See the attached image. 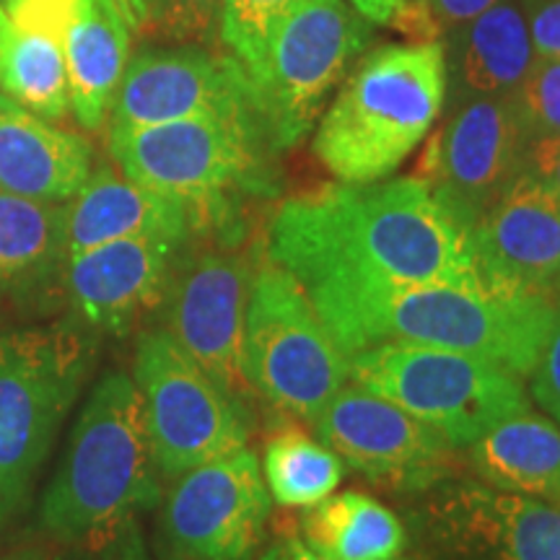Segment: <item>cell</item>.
<instances>
[{
	"mask_svg": "<svg viewBox=\"0 0 560 560\" xmlns=\"http://www.w3.org/2000/svg\"><path fill=\"white\" fill-rule=\"evenodd\" d=\"M117 545H120V548H117L115 558L112 560H149V556H145V550H143V542H140V537L136 535V532H130V529L125 532L120 540H117Z\"/></svg>",
	"mask_w": 560,
	"mask_h": 560,
	"instance_id": "38",
	"label": "cell"
},
{
	"mask_svg": "<svg viewBox=\"0 0 560 560\" xmlns=\"http://www.w3.org/2000/svg\"><path fill=\"white\" fill-rule=\"evenodd\" d=\"M524 174L540 182L560 200V136L532 138L524 151Z\"/></svg>",
	"mask_w": 560,
	"mask_h": 560,
	"instance_id": "35",
	"label": "cell"
},
{
	"mask_svg": "<svg viewBox=\"0 0 560 560\" xmlns=\"http://www.w3.org/2000/svg\"><path fill=\"white\" fill-rule=\"evenodd\" d=\"M493 3L499 0H402L387 26H395L412 45L423 42L444 45L454 32L478 19Z\"/></svg>",
	"mask_w": 560,
	"mask_h": 560,
	"instance_id": "30",
	"label": "cell"
},
{
	"mask_svg": "<svg viewBox=\"0 0 560 560\" xmlns=\"http://www.w3.org/2000/svg\"><path fill=\"white\" fill-rule=\"evenodd\" d=\"M350 380L429 423L452 450L532 408L520 374L446 348L380 342L350 355Z\"/></svg>",
	"mask_w": 560,
	"mask_h": 560,
	"instance_id": "5",
	"label": "cell"
},
{
	"mask_svg": "<svg viewBox=\"0 0 560 560\" xmlns=\"http://www.w3.org/2000/svg\"><path fill=\"white\" fill-rule=\"evenodd\" d=\"M223 0H151L138 34L159 42L210 47L221 39Z\"/></svg>",
	"mask_w": 560,
	"mask_h": 560,
	"instance_id": "29",
	"label": "cell"
},
{
	"mask_svg": "<svg viewBox=\"0 0 560 560\" xmlns=\"http://www.w3.org/2000/svg\"><path fill=\"white\" fill-rule=\"evenodd\" d=\"M527 380H532V397L560 425V301L556 304V317H552L540 359Z\"/></svg>",
	"mask_w": 560,
	"mask_h": 560,
	"instance_id": "33",
	"label": "cell"
},
{
	"mask_svg": "<svg viewBox=\"0 0 560 560\" xmlns=\"http://www.w3.org/2000/svg\"><path fill=\"white\" fill-rule=\"evenodd\" d=\"M0 560H47V552L39 545H26V548L5 552V556H0Z\"/></svg>",
	"mask_w": 560,
	"mask_h": 560,
	"instance_id": "40",
	"label": "cell"
},
{
	"mask_svg": "<svg viewBox=\"0 0 560 560\" xmlns=\"http://www.w3.org/2000/svg\"><path fill=\"white\" fill-rule=\"evenodd\" d=\"M115 3H117V9L122 11L125 21H128V24H130V30L138 32L140 26H143L145 13H149L151 0H115Z\"/></svg>",
	"mask_w": 560,
	"mask_h": 560,
	"instance_id": "39",
	"label": "cell"
},
{
	"mask_svg": "<svg viewBox=\"0 0 560 560\" xmlns=\"http://www.w3.org/2000/svg\"><path fill=\"white\" fill-rule=\"evenodd\" d=\"M132 382L143 402L161 478L174 480L192 467L247 446L249 425L242 402L166 330L140 335Z\"/></svg>",
	"mask_w": 560,
	"mask_h": 560,
	"instance_id": "10",
	"label": "cell"
},
{
	"mask_svg": "<svg viewBox=\"0 0 560 560\" xmlns=\"http://www.w3.org/2000/svg\"><path fill=\"white\" fill-rule=\"evenodd\" d=\"M446 91L441 42L380 47L359 62L322 115L314 153L338 182L387 179L429 136Z\"/></svg>",
	"mask_w": 560,
	"mask_h": 560,
	"instance_id": "4",
	"label": "cell"
},
{
	"mask_svg": "<svg viewBox=\"0 0 560 560\" xmlns=\"http://www.w3.org/2000/svg\"><path fill=\"white\" fill-rule=\"evenodd\" d=\"M229 115H255L244 68L231 55L182 45L145 50L128 62L112 104V128Z\"/></svg>",
	"mask_w": 560,
	"mask_h": 560,
	"instance_id": "16",
	"label": "cell"
},
{
	"mask_svg": "<svg viewBox=\"0 0 560 560\" xmlns=\"http://www.w3.org/2000/svg\"><path fill=\"white\" fill-rule=\"evenodd\" d=\"M480 285L506 299H556L560 291V200L520 174L470 229Z\"/></svg>",
	"mask_w": 560,
	"mask_h": 560,
	"instance_id": "17",
	"label": "cell"
},
{
	"mask_svg": "<svg viewBox=\"0 0 560 560\" xmlns=\"http://www.w3.org/2000/svg\"><path fill=\"white\" fill-rule=\"evenodd\" d=\"M454 100L509 96L535 66L527 11L522 0H499L444 42Z\"/></svg>",
	"mask_w": 560,
	"mask_h": 560,
	"instance_id": "21",
	"label": "cell"
},
{
	"mask_svg": "<svg viewBox=\"0 0 560 560\" xmlns=\"http://www.w3.org/2000/svg\"><path fill=\"white\" fill-rule=\"evenodd\" d=\"M296 0H223L221 42L231 58L255 79L280 21L289 16Z\"/></svg>",
	"mask_w": 560,
	"mask_h": 560,
	"instance_id": "28",
	"label": "cell"
},
{
	"mask_svg": "<svg viewBox=\"0 0 560 560\" xmlns=\"http://www.w3.org/2000/svg\"><path fill=\"white\" fill-rule=\"evenodd\" d=\"M270 262L306 293L384 285L482 289L470 234L420 177L293 195L268 231Z\"/></svg>",
	"mask_w": 560,
	"mask_h": 560,
	"instance_id": "1",
	"label": "cell"
},
{
	"mask_svg": "<svg viewBox=\"0 0 560 560\" xmlns=\"http://www.w3.org/2000/svg\"><path fill=\"white\" fill-rule=\"evenodd\" d=\"M159 478L136 382L109 371L70 431L66 457L42 495L39 527L62 545L107 548L140 511L156 506Z\"/></svg>",
	"mask_w": 560,
	"mask_h": 560,
	"instance_id": "3",
	"label": "cell"
},
{
	"mask_svg": "<svg viewBox=\"0 0 560 560\" xmlns=\"http://www.w3.org/2000/svg\"><path fill=\"white\" fill-rule=\"evenodd\" d=\"M66 255V206L0 190V291H30Z\"/></svg>",
	"mask_w": 560,
	"mask_h": 560,
	"instance_id": "25",
	"label": "cell"
},
{
	"mask_svg": "<svg viewBox=\"0 0 560 560\" xmlns=\"http://www.w3.org/2000/svg\"><path fill=\"white\" fill-rule=\"evenodd\" d=\"M527 143L511 94L465 100L425 149L420 179L470 234L524 172Z\"/></svg>",
	"mask_w": 560,
	"mask_h": 560,
	"instance_id": "13",
	"label": "cell"
},
{
	"mask_svg": "<svg viewBox=\"0 0 560 560\" xmlns=\"http://www.w3.org/2000/svg\"><path fill=\"white\" fill-rule=\"evenodd\" d=\"M355 11L363 13L371 24H389L402 0H348Z\"/></svg>",
	"mask_w": 560,
	"mask_h": 560,
	"instance_id": "36",
	"label": "cell"
},
{
	"mask_svg": "<svg viewBox=\"0 0 560 560\" xmlns=\"http://www.w3.org/2000/svg\"><path fill=\"white\" fill-rule=\"evenodd\" d=\"M511 102L529 140L560 136V58H537Z\"/></svg>",
	"mask_w": 560,
	"mask_h": 560,
	"instance_id": "31",
	"label": "cell"
},
{
	"mask_svg": "<svg viewBox=\"0 0 560 560\" xmlns=\"http://www.w3.org/2000/svg\"><path fill=\"white\" fill-rule=\"evenodd\" d=\"M70 109L86 130H100L130 62V24L115 0H79L62 42Z\"/></svg>",
	"mask_w": 560,
	"mask_h": 560,
	"instance_id": "22",
	"label": "cell"
},
{
	"mask_svg": "<svg viewBox=\"0 0 560 560\" xmlns=\"http://www.w3.org/2000/svg\"><path fill=\"white\" fill-rule=\"evenodd\" d=\"M265 143L255 115L112 128L109 153L125 177L185 202L195 223L226 210L229 192L257 185Z\"/></svg>",
	"mask_w": 560,
	"mask_h": 560,
	"instance_id": "7",
	"label": "cell"
},
{
	"mask_svg": "<svg viewBox=\"0 0 560 560\" xmlns=\"http://www.w3.org/2000/svg\"><path fill=\"white\" fill-rule=\"evenodd\" d=\"M166 493L159 516L164 560H249L272 499L249 446L192 467Z\"/></svg>",
	"mask_w": 560,
	"mask_h": 560,
	"instance_id": "12",
	"label": "cell"
},
{
	"mask_svg": "<svg viewBox=\"0 0 560 560\" xmlns=\"http://www.w3.org/2000/svg\"><path fill=\"white\" fill-rule=\"evenodd\" d=\"M537 58H560V0H522Z\"/></svg>",
	"mask_w": 560,
	"mask_h": 560,
	"instance_id": "34",
	"label": "cell"
},
{
	"mask_svg": "<svg viewBox=\"0 0 560 560\" xmlns=\"http://www.w3.org/2000/svg\"><path fill=\"white\" fill-rule=\"evenodd\" d=\"M467 452L486 486L560 503V425L550 416L529 408L503 418Z\"/></svg>",
	"mask_w": 560,
	"mask_h": 560,
	"instance_id": "23",
	"label": "cell"
},
{
	"mask_svg": "<svg viewBox=\"0 0 560 560\" xmlns=\"http://www.w3.org/2000/svg\"><path fill=\"white\" fill-rule=\"evenodd\" d=\"M249 289L252 270L244 257L202 252L172 270L161 299L164 330L240 402L249 392L242 363Z\"/></svg>",
	"mask_w": 560,
	"mask_h": 560,
	"instance_id": "15",
	"label": "cell"
},
{
	"mask_svg": "<svg viewBox=\"0 0 560 560\" xmlns=\"http://www.w3.org/2000/svg\"><path fill=\"white\" fill-rule=\"evenodd\" d=\"M89 140L60 130L0 91V190L68 202L91 177Z\"/></svg>",
	"mask_w": 560,
	"mask_h": 560,
	"instance_id": "19",
	"label": "cell"
},
{
	"mask_svg": "<svg viewBox=\"0 0 560 560\" xmlns=\"http://www.w3.org/2000/svg\"><path fill=\"white\" fill-rule=\"evenodd\" d=\"M408 511L412 560H560V503L486 482H433Z\"/></svg>",
	"mask_w": 560,
	"mask_h": 560,
	"instance_id": "11",
	"label": "cell"
},
{
	"mask_svg": "<svg viewBox=\"0 0 560 560\" xmlns=\"http://www.w3.org/2000/svg\"><path fill=\"white\" fill-rule=\"evenodd\" d=\"M179 244L164 236H132L68 257L66 291L75 314L100 330H128L164 299Z\"/></svg>",
	"mask_w": 560,
	"mask_h": 560,
	"instance_id": "18",
	"label": "cell"
},
{
	"mask_svg": "<svg viewBox=\"0 0 560 560\" xmlns=\"http://www.w3.org/2000/svg\"><path fill=\"white\" fill-rule=\"evenodd\" d=\"M322 444L353 470L400 490H425L444 478L452 444L436 429L374 392L342 387L314 418Z\"/></svg>",
	"mask_w": 560,
	"mask_h": 560,
	"instance_id": "14",
	"label": "cell"
},
{
	"mask_svg": "<svg viewBox=\"0 0 560 560\" xmlns=\"http://www.w3.org/2000/svg\"><path fill=\"white\" fill-rule=\"evenodd\" d=\"M260 560H325L306 548L304 542L296 540V537H289V540H278L270 545L268 550L262 552Z\"/></svg>",
	"mask_w": 560,
	"mask_h": 560,
	"instance_id": "37",
	"label": "cell"
},
{
	"mask_svg": "<svg viewBox=\"0 0 560 560\" xmlns=\"http://www.w3.org/2000/svg\"><path fill=\"white\" fill-rule=\"evenodd\" d=\"M301 542L325 560H400L408 529L384 503L348 490L304 511Z\"/></svg>",
	"mask_w": 560,
	"mask_h": 560,
	"instance_id": "24",
	"label": "cell"
},
{
	"mask_svg": "<svg viewBox=\"0 0 560 560\" xmlns=\"http://www.w3.org/2000/svg\"><path fill=\"white\" fill-rule=\"evenodd\" d=\"M342 353L410 342L472 353L527 380L548 340L558 301L506 299L465 285H384L310 293Z\"/></svg>",
	"mask_w": 560,
	"mask_h": 560,
	"instance_id": "2",
	"label": "cell"
},
{
	"mask_svg": "<svg viewBox=\"0 0 560 560\" xmlns=\"http://www.w3.org/2000/svg\"><path fill=\"white\" fill-rule=\"evenodd\" d=\"M0 89L42 120H62L70 109V83L62 45L42 34L9 26L0 39Z\"/></svg>",
	"mask_w": 560,
	"mask_h": 560,
	"instance_id": "26",
	"label": "cell"
},
{
	"mask_svg": "<svg viewBox=\"0 0 560 560\" xmlns=\"http://www.w3.org/2000/svg\"><path fill=\"white\" fill-rule=\"evenodd\" d=\"M242 363L249 389L310 423L350 380V359L310 293L276 262L252 276Z\"/></svg>",
	"mask_w": 560,
	"mask_h": 560,
	"instance_id": "6",
	"label": "cell"
},
{
	"mask_svg": "<svg viewBox=\"0 0 560 560\" xmlns=\"http://www.w3.org/2000/svg\"><path fill=\"white\" fill-rule=\"evenodd\" d=\"M342 459L299 425L278 429L265 444L262 478L270 499L285 509H310L342 482Z\"/></svg>",
	"mask_w": 560,
	"mask_h": 560,
	"instance_id": "27",
	"label": "cell"
},
{
	"mask_svg": "<svg viewBox=\"0 0 560 560\" xmlns=\"http://www.w3.org/2000/svg\"><path fill=\"white\" fill-rule=\"evenodd\" d=\"M5 522H9V516L3 514V511H0V532H3V527H5Z\"/></svg>",
	"mask_w": 560,
	"mask_h": 560,
	"instance_id": "42",
	"label": "cell"
},
{
	"mask_svg": "<svg viewBox=\"0 0 560 560\" xmlns=\"http://www.w3.org/2000/svg\"><path fill=\"white\" fill-rule=\"evenodd\" d=\"M9 16H5V11L3 9H0V39H3V34L5 32H9Z\"/></svg>",
	"mask_w": 560,
	"mask_h": 560,
	"instance_id": "41",
	"label": "cell"
},
{
	"mask_svg": "<svg viewBox=\"0 0 560 560\" xmlns=\"http://www.w3.org/2000/svg\"><path fill=\"white\" fill-rule=\"evenodd\" d=\"M79 0H5V16L19 32L42 34L62 45Z\"/></svg>",
	"mask_w": 560,
	"mask_h": 560,
	"instance_id": "32",
	"label": "cell"
},
{
	"mask_svg": "<svg viewBox=\"0 0 560 560\" xmlns=\"http://www.w3.org/2000/svg\"><path fill=\"white\" fill-rule=\"evenodd\" d=\"M192 226L195 215L185 202L153 192L104 166L68 200L66 257L132 236L185 242Z\"/></svg>",
	"mask_w": 560,
	"mask_h": 560,
	"instance_id": "20",
	"label": "cell"
},
{
	"mask_svg": "<svg viewBox=\"0 0 560 560\" xmlns=\"http://www.w3.org/2000/svg\"><path fill=\"white\" fill-rule=\"evenodd\" d=\"M89 363L86 342L62 327L0 335V511L9 520L30 495Z\"/></svg>",
	"mask_w": 560,
	"mask_h": 560,
	"instance_id": "9",
	"label": "cell"
},
{
	"mask_svg": "<svg viewBox=\"0 0 560 560\" xmlns=\"http://www.w3.org/2000/svg\"><path fill=\"white\" fill-rule=\"evenodd\" d=\"M369 39L371 21L348 0H296L249 79L252 112L268 149L289 151L306 138Z\"/></svg>",
	"mask_w": 560,
	"mask_h": 560,
	"instance_id": "8",
	"label": "cell"
}]
</instances>
